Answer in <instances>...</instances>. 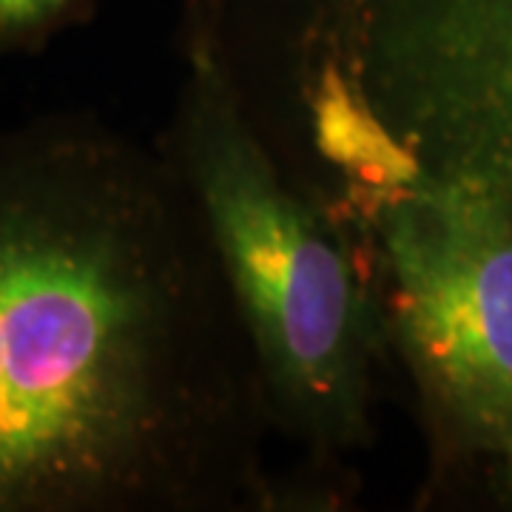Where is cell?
<instances>
[{"instance_id":"obj_1","label":"cell","mask_w":512,"mask_h":512,"mask_svg":"<svg viewBox=\"0 0 512 512\" xmlns=\"http://www.w3.org/2000/svg\"><path fill=\"white\" fill-rule=\"evenodd\" d=\"M188 185L94 114L0 126V512L299 510Z\"/></svg>"},{"instance_id":"obj_2","label":"cell","mask_w":512,"mask_h":512,"mask_svg":"<svg viewBox=\"0 0 512 512\" xmlns=\"http://www.w3.org/2000/svg\"><path fill=\"white\" fill-rule=\"evenodd\" d=\"M231 55L302 174L419 177L512 222V0H234Z\"/></svg>"},{"instance_id":"obj_3","label":"cell","mask_w":512,"mask_h":512,"mask_svg":"<svg viewBox=\"0 0 512 512\" xmlns=\"http://www.w3.org/2000/svg\"><path fill=\"white\" fill-rule=\"evenodd\" d=\"M157 140L200 208L254 353L274 439L299 458L308 510L348 501L373 444L382 342L365 276L339 222L259 137L220 52H185Z\"/></svg>"},{"instance_id":"obj_4","label":"cell","mask_w":512,"mask_h":512,"mask_svg":"<svg viewBox=\"0 0 512 512\" xmlns=\"http://www.w3.org/2000/svg\"><path fill=\"white\" fill-rule=\"evenodd\" d=\"M313 200L353 242L384 370L407 387L421 501L512 512V222L419 177Z\"/></svg>"},{"instance_id":"obj_5","label":"cell","mask_w":512,"mask_h":512,"mask_svg":"<svg viewBox=\"0 0 512 512\" xmlns=\"http://www.w3.org/2000/svg\"><path fill=\"white\" fill-rule=\"evenodd\" d=\"M97 0H0V57L40 52L52 37L92 15Z\"/></svg>"},{"instance_id":"obj_6","label":"cell","mask_w":512,"mask_h":512,"mask_svg":"<svg viewBox=\"0 0 512 512\" xmlns=\"http://www.w3.org/2000/svg\"><path fill=\"white\" fill-rule=\"evenodd\" d=\"M231 0H183V55L220 52L225 9Z\"/></svg>"}]
</instances>
